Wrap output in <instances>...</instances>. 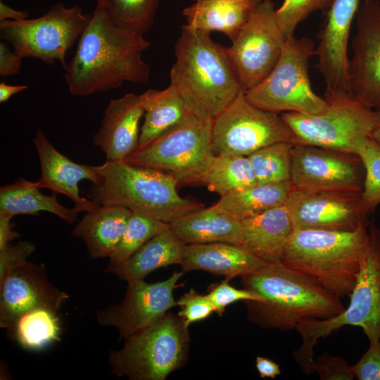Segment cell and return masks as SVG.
Instances as JSON below:
<instances>
[{"mask_svg":"<svg viewBox=\"0 0 380 380\" xmlns=\"http://www.w3.org/2000/svg\"><path fill=\"white\" fill-rule=\"evenodd\" d=\"M180 308L178 315L189 327L191 324L202 321L215 312V307L208 296L191 289L177 301Z\"/></svg>","mask_w":380,"mask_h":380,"instance_id":"obj_39","label":"cell"},{"mask_svg":"<svg viewBox=\"0 0 380 380\" xmlns=\"http://www.w3.org/2000/svg\"><path fill=\"white\" fill-rule=\"evenodd\" d=\"M213 120L194 110L177 126L138 147L125 161L165 172L179 184L201 183L215 156Z\"/></svg>","mask_w":380,"mask_h":380,"instance_id":"obj_8","label":"cell"},{"mask_svg":"<svg viewBox=\"0 0 380 380\" xmlns=\"http://www.w3.org/2000/svg\"><path fill=\"white\" fill-rule=\"evenodd\" d=\"M151 44L144 35L116 25L96 6L65 69L69 91L85 96L120 88L125 82L147 83L150 66L142 54Z\"/></svg>","mask_w":380,"mask_h":380,"instance_id":"obj_1","label":"cell"},{"mask_svg":"<svg viewBox=\"0 0 380 380\" xmlns=\"http://www.w3.org/2000/svg\"><path fill=\"white\" fill-rule=\"evenodd\" d=\"M268 263L242 246L226 242L185 245L182 271L203 270L232 279L253 273Z\"/></svg>","mask_w":380,"mask_h":380,"instance_id":"obj_22","label":"cell"},{"mask_svg":"<svg viewBox=\"0 0 380 380\" xmlns=\"http://www.w3.org/2000/svg\"><path fill=\"white\" fill-rule=\"evenodd\" d=\"M256 183L248 157L242 156H215L201 182L220 196Z\"/></svg>","mask_w":380,"mask_h":380,"instance_id":"obj_32","label":"cell"},{"mask_svg":"<svg viewBox=\"0 0 380 380\" xmlns=\"http://www.w3.org/2000/svg\"><path fill=\"white\" fill-rule=\"evenodd\" d=\"M23 57L14 50L11 51L6 42H0V75L13 76L19 74Z\"/></svg>","mask_w":380,"mask_h":380,"instance_id":"obj_43","label":"cell"},{"mask_svg":"<svg viewBox=\"0 0 380 380\" xmlns=\"http://www.w3.org/2000/svg\"><path fill=\"white\" fill-rule=\"evenodd\" d=\"M274 13L272 1L262 0L227 48L243 92L260 83L281 56L286 38Z\"/></svg>","mask_w":380,"mask_h":380,"instance_id":"obj_13","label":"cell"},{"mask_svg":"<svg viewBox=\"0 0 380 380\" xmlns=\"http://www.w3.org/2000/svg\"><path fill=\"white\" fill-rule=\"evenodd\" d=\"M294 135L281 115L251 103L241 92L212 125L215 156H248L278 142L294 144Z\"/></svg>","mask_w":380,"mask_h":380,"instance_id":"obj_12","label":"cell"},{"mask_svg":"<svg viewBox=\"0 0 380 380\" xmlns=\"http://www.w3.org/2000/svg\"><path fill=\"white\" fill-rule=\"evenodd\" d=\"M27 88V85H10L1 82L0 83V103L7 101L12 96Z\"/></svg>","mask_w":380,"mask_h":380,"instance_id":"obj_47","label":"cell"},{"mask_svg":"<svg viewBox=\"0 0 380 380\" xmlns=\"http://www.w3.org/2000/svg\"><path fill=\"white\" fill-rule=\"evenodd\" d=\"M360 0H334L316 49L317 67L325 84L324 98L350 95L348 44Z\"/></svg>","mask_w":380,"mask_h":380,"instance_id":"obj_19","label":"cell"},{"mask_svg":"<svg viewBox=\"0 0 380 380\" xmlns=\"http://www.w3.org/2000/svg\"><path fill=\"white\" fill-rule=\"evenodd\" d=\"M144 114L141 94L128 93L111 100L93 137L94 146L101 149L108 160H125L139 146V122Z\"/></svg>","mask_w":380,"mask_h":380,"instance_id":"obj_20","label":"cell"},{"mask_svg":"<svg viewBox=\"0 0 380 380\" xmlns=\"http://www.w3.org/2000/svg\"><path fill=\"white\" fill-rule=\"evenodd\" d=\"M364 180V166L356 154L293 144L290 179L293 189L361 193Z\"/></svg>","mask_w":380,"mask_h":380,"instance_id":"obj_14","label":"cell"},{"mask_svg":"<svg viewBox=\"0 0 380 380\" xmlns=\"http://www.w3.org/2000/svg\"><path fill=\"white\" fill-rule=\"evenodd\" d=\"M334 0H284L275 10L277 23L286 38L293 36L300 23L312 12L329 8Z\"/></svg>","mask_w":380,"mask_h":380,"instance_id":"obj_37","label":"cell"},{"mask_svg":"<svg viewBox=\"0 0 380 380\" xmlns=\"http://www.w3.org/2000/svg\"><path fill=\"white\" fill-rule=\"evenodd\" d=\"M175 53L170 83L196 111L214 120L243 91L227 48L210 34L183 26Z\"/></svg>","mask_w":380,"mask_h":380,"instance_id":"obj_3","label":"cell"},{"mask_svg":"<svg viewBox=\"0 0 380 380\" xmlns=\"http://www.w3.org/2000/svg\"><path fill=\"white\" fill-rule=\"evenodd\" d=\"M29 13L24 11H17L0 1V21H20L27 19Z\"/></svg>","mask_w":380,"mask_h":380,"instance_id":"obj_46","label":"cell"},{"mask_svg":"<svg viewBox=\"0 0 380 380\" xmlns=\"http://www.w3.org/2000/svg\"><path fill=\"white\" fill-rule=\"evenodd\" d=\"M184 246L169 227L146 241L113 273L127 281L144 279L159 268L180 265Z\"/></svg>","mask_w":380,"mask_h":380,"instance_id":"obj_29","label":"cell"},{"mask_svg":"<svg viewBox=\"0 0 380 380\" xmlns=\"http://www.w3.org/2000/svg\"><path fill=\"white\" fill-rule=\"evenodd\" d=\"M13 217L0 213V250L8 246L10 243L15 239L18 238L20 234L13 229V223L11 222Z\"/></svg>","mask_w":380,"mask_h":380,"instance_id":"obj_44","label":"cell"},{"mask_svg":"<svg viewBox=\"0 0 380 380\" xmlns=\"http://www.w3.org/2000/svg\"><path fill=\"white\" fill-rule=\"evenodd\" d=\"M68 298L49 281L44 265L27 261L0 280V327L8 330L20 317L37 309L57 312Z\"/></svg>","mask_w":380,"mask_h":380,"instance_id":"obj_18","label":"cell"},{"mask_svg":"<svg viewBox=\"0 0 380 380\" xmlns=\"http://www.w3.org/2000/svg\"><path fill=\"white\" fill-rule=\"evenodd\" d=\"M293 189L290 181L256 183L220 196L213 205L241 221L286 204Z\"/></svg>","mask_w":380,"mask_h":380,"instance_id":"obj_30","label":"cell"},{"mask_svg":"<svg viewBox=\"0 0 380 380\" xmlns=\"http://www.w3.org/2000/svg\"><path fill=\"white\" fill-rule=\"evenodd\" d=\"M190 334L182 318L167 312L151 325L125 338L112 351L109 364L118 377L131 380H165L188 360Z\"/></svg>","mask_w":380,"mask_h":380,"instance_id":"obj_7","label":"cell"},{"mask_svg":"<svg viewBox=\"0 0 380 380\" xmlns=\"http://www.w3.org/2000/svg\"><path fill=\"white\" fill-rule=\"evenodd\" d=\"M169 227V224L151 216L131 211L121 239L109 257L107 270L114 272L146 241Z\"/></svg>","mask_w":380,"mask_h":380,"instance_id":"obj_33","label":"cell"},{"mask_svg":"<svg viewBox=\"0 0 380 380\" xmlns=\"http://www.w3.org/2000/svg\"><path fill=\"white\" fill-rule=\"evenodd\" d=\"M313 370L320 379L352 380L355 376L353 366L343 358L324 354L313 364Z\"/></svg>","mask_w":380,"mask_h":380,"instance_id":"obj_40","label":"cell"},{"mask_svg":"<svg viewBox=\"0 0 380 380\" xmlns=\"http://www.w3.org/2000/svg\"><path fill=\"white\" fill-rule=\"evenodd\" d=\"M262 0H195L183 10L187 28L220 32L233 42Z\"/></svg>","mask_w":380,"mask_h":380,"instance_id":"obj_25","label":"cell"},{"mask_svg":"<svg viewBox=\"0 0 380 380\" xmlns=\"http://www.w3.org/2000/svg\"><path fill=\"white\" fill-rule=\"evenodd\" d=\"M40 163L41 175L36 182L40 189H49L56 194H61L70 198L75 206L84 212L96 208L99 204L91 198L81 197L79 182L89 180L96 182L98 175L95 166L77 164L61 153L37 129L33 139Z\"/></svg>","mask_w":380,"mask_h":380,"instance_id":"obj_21","label":"cell"},{"mask_svg":"<svg viewBox=\"0 0 380 380\" xmlns=\"http://www.w3.org/2000/svg\"><path fill=\"white\" fill-rule=\"evenodd\" d=\"M36 182L20 177L11 184L0 188V213L13 217L17 215H38L47 212L72 224L83 210L79 207L69 208L61 204L56 193L46 195L41 192Z\"/></svg>","mask_w":380,"mask_h":380,"instance_id":"obj_28","label":"cell"},{"mask_svg":"<svg viewBox=\"0 0 380 380\" xmlns=\"http://www.w3.org/2000/svg\"><path fill=\"white\" fill-rule=\"evenodd\" d=\"M184 272H174L163 281L147 283L144 279L128 281L122 300L96 312L98 322L115 328L126 338L146 328L177 305L174 291Z\"/></svg>","mask_w":380,"mask_h":380,"instance_id":"obj_15","label":"cell"},{"mask_svg":"<svg viewBox=\"0 0 380 380\" xmlns=\"http://www.w3.org/2000/svg\"><path fill=\"white\" fill-rule=\"evenodd\" d=\"M160 0H96L118 27L144 35L151 28Z\"/></svg>","mask_w":380,"mask_h":380,"instance_id":"obj_34","label":"cell"},{"mask_svg":"<svg viewBox=\"0 0 380 380\" xmlns=\"http://www.w3.org/2000/svg\"><path fill=\"white\" fill-rule=\"evenodd\" d=\"M91 16L77 5L68 8L57 3L37 18L0 21V37L23 58H37L49 65L58 61L65 70L67 52Z\"/></svg>","mask_w":380,"mask_h":380,"instance_id":"obj_10","label":"cell"},{"mask_svg":"<svg viewBox=\"0 0 380 380\" xmlns=\"http://www.w3.org/2000/svg\"><path fill=\"white\" fill-rule=\"evenodd\" d=\"M374 110L375 127L371 134V137L380 145V108Z\"/></svg>","mask_w":380,"mask_h":380,"instance_id":"obj_48","label":"cell"},{"mask_svg":"<svg viewBox=\"0 0 380 380\" xmlns=\"http://www.w3.org/2000/svg\"><path fill=\"white\" fill-rule=\"evenodd\" d=\"M291 142H278L263 147L248 157L257 183L272 184L290 181Z\"/></svg>","mask_w":380,"mask_h":380,"instance_id":"obj_35","label":"cell"},{"mask_svg":"<svg viewBox=\"0 0 380 380\" xmlns=\"http://www.w3.org/2000/svg\"><path fill=\"white\" fill-rule=\"evenodd\" d=\"M226 278L220 283L211 284L206 294L215 307V312L222 316L226 308L239 300L262 301V298L251 291L239 289L232 286Z\"/></svg>","mask_w":380,"mask_h":380,"instance_id":"obj_38","label":"cell"},{"mask_svg":"<svg viewBox=\"0 0 380 380\" xmlns=\"http://www.w3.org/2000/svg\"><path fill=\"white\" fill-rule=\"evenodd\" d=\"M353 57L349 59L350 95L372 110L380 108V0H362L357 12Z\"/></svg>","mask_w":380,"mask_h":380,"instance_id":"obj_16","label":"cell"},{"mask_svg":"<svg viewBox=\"0 0 380 380\" xmlns=\"http://www.w3.org/2000/svg\"><path fill=\"white\" fill-rule=\"evenodd\" d=\"M355 154L365 169L361 201L369 213L380 203V145L371 137H366L357 144Z\"/></svg>","mask_w":380,"mask_h":380,"instance_id":"obj_36","label":"cell"},{"mask_svg":"<svg viewBox=\"0 0 380 380\" xmlns=\"http://www.w3.org/2000/svg\"><path fill=\"white\" fill-rule=\"evenodd\" d=\"M95 169L98 177L89 195L99 205L123 206L169 224L204 208L201 203L182 197L177 181L161 171L108 160Z\"/></svg>","mask_w":380,"mask_h":380,"instance_id":"obj_5","label":"cell"},{"mask_svg":"<svg viewBox=\"0 0 380 380\" xmlns=\"http://www.w3.org/2000/svg\"><path fill=\"white\" fill-rule=\"evenodd\" d=\"M369 232V246L349 296L348 307L331 318L303 320L296 328L302 343L294 357L305 374L314 372L313 349L318 340L346 325L362 328L369 343L380 340V231L372 224Z\"/></svg>","mask_w":380,"mask_h":380,"instance_id":"obj_6","label":"cell"},{"mask_svg":"<svg viewBox=\"0 0 380 380\" xmlns=\"http://www.w3.org/2000/svg\"><path fill=\"white\" fill-rule=\"evenodd\" d=\"M286 205L295 229L350 231L368 224L360 192L293 189Z\"/></svg>","mask_w":380,"mask_h":380,"instance_id":"obj_17","label":"cell"},{"mask_svg":"<svg viewBox=\"0 0 380 380\" xmlns=\"http://www.w3.org/2000/svg\"><path fill=\"white\" fill-rule=\"evenodd\" d=\"M7 331L20 346L30 350H42L60 341L61 334L57 312L43 308L23 315Z\"/></svg>","mask_w":380,"mask_h":380,"instance_id":"obj_31","label":"cell"},{"mask_svg":"<svg viewBox=\"0 0 380 380\" xmlns=\"http://www.w3.org/2000/svg\"><path fill=\"white\" fill-rule=\"evenodd\" d=\"M141 96L144 120L138 147L177 126L195 110L182 91L171 83L162 90L148 89Z\"/></svg>","mask_w":380,"mask_h":380,"instance_id":"obj_27","label":"cell"},{"mask_svg":"<svg viewBox=\"0 0 380 380\" xmlns=\"http://www.w3.org/2000/svg\"><path fill=\"white\" fill-rule=\"evenodd\" d=\"M286 204L241 220L239 246L267 262H281L285 246L294 231Z\"/></svg>","mask_w":380,"mask_h":380,"instance_id":"obj_23","label":"cell"},{"mask_svg":"<svg viewBox=\"0 0 380 380\" xmlns=\"http://www.w3.org/2000/svg\"><path fill=\"white\" fill-rule=\"evenodd\" d=\"M131 210L116 205H99L87 212L72 231L92 258H108L118 245Z\"/></svg>","mask_w":380,"mask_h":380,"instance_id":"obj_24","label":"cell"},{"mask_svg":"<svg viewBox=\"0 0 380 380\" xmlns=\"http://www.w3.org/2000/svg\"><path fill=\"white\" fill-rule=\"evenodd\" d=\"M170 228L185 245L215 242L239 245L241 221L213 205L177 219Z\"/></svg>","mask_w":380,"mask_h":380,"instance_id":"obj_26","label":"cell"},{"mask_svg":"<svg viewBox=\"0 0 380 380\" xmlns=\"http://www.w3.org/2000/svg\"><path fill=\"white\" fill-rule=\"evenodd\" d=\"M367 224L350 231L294 229L281 262L340 297L350 296L368 250Z\"/></svg>","mask_w":380,"mask_h":380,"instance_id":"obj_4","label":"cell"},{"mask_svg":"<svg viewBox=\"0 0 380 380\" xmlns=\"http://www.w3.org/2000/svg\"><path fill=\"white\" fill-rule=\"evenodd\" d=\"M255 367L261 378L274 379L281 374L279 365L265 357H256Z\"/></svg>","mask_w":380,"mask_h":380,"instance_id":"obj_45","label":"cell"},{"mask_svg":"<svg viewBox=\"0 0 380 380\" xmlns=\"http://www.w3.org/2000/svg\"><path fill=\"white\" fill-rule=\"evenodd\" d=\"M326 111L310 115L294 112L281 116L294 135V144H305L355 154L375 127L374 110L351 95L324 98Z\"/></svg>","mask_w":380,"mask_h":380,"instance_id":"obj_11","label":"cell"},{"mask_svg":"<svg viewBox=\"0 0 380 380\" xmlns=\"http://www.w3.org/2000/svg\"><path fill=\"white\" fill-rule=\"evenodd\" d=\"M241 284L262 298L244 302L248 319L265 329L289 331L303 320L331 318L345 309L338 296L281 262L241 277Z\"/></svg>","mask_w":380,"mask_h":380,"instance_id":"obj_2","label":"cell"},{"mask_svg":"<svg viewBox=\"0 0 380 380\" xmlns=\"http://www.w3.org/2000/svg\"><path fill=\"white\" fill-rule=\"evenodd\" d=\"M353 368L359 380H380V340L369 343L368 350Z\"/></svg>","mask_w":380,"mask_h":380,"instance_id":"obj_42","label":"cell"},{"mask_svg":"<svg viewBox=\"0 0 380 380\" xmlns=\"http://www.w3.org/2000/svg\"><path fill=\"white\" fill-rule=\"evenodd\" d=\"M35 246L28 241H20L0 250V280L9 272L27 261Z\"/></svg>","mask_w":380,"mask_h":380,"instance_id":"obj_41","label":"cell"},{"mask_svg":"<svg viewBox=\"0 0 380 380\" xmlns=\"http://www.w3.org/2000/svg\"><path fill=\"white\" fill-rule=\"evenodd\" d=\"M315 53L311 39L286 38L272 71L260 83L244 92L247 100L260 109L277 113H324L327 101L313 91L309 77L310 59Z\"/></svg>","mask_w":380,"mask_h":380,"instance_id":"obj_9","label":"cell"}]
</instances>
